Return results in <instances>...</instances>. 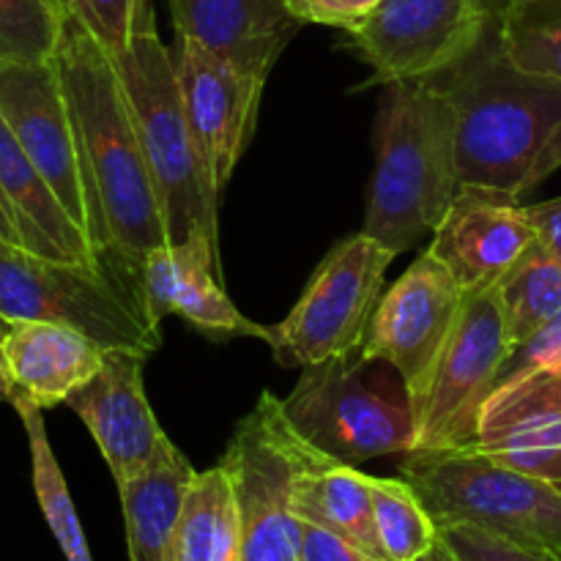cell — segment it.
I'll use <instances>...</instances> for the list:
<instances>
[{
	"mask_svg": "<svg viewBox=\"0 0 561 561\" xmlns=\"http://www.w3.org/2000/svg\"><path fill=\"white\" fill-rule=\"evenodd\" d=\"M55 64L75 118L104 261L137 285L146 255L170 244V236L124 82L113 58L71 16Z\"/></svg>",
	"mask_w": 561,
	"mask_h": 561,
	"instance_id": "1",
	"label": "cell"
},
{
	"mask_svg": "<svg viewBox=\"0 0 561 561\" xmlns=\"http://www.w3.org/2000/svg\"><path fill=\"white\" fill-rule=\"evenodd\" d=\"M436 82L455 113L460 186L529 192L537 159L561 124V80L510 64L491 25L485 42Z\"/></svg>",
	"mask_w": 561,
	"mask_h": 561,
	"instance_id": "2",
	"label": "cell"
},
{
	"mask_svg": "<svg viewBox=\"0 0 561 561\" xmlns=\"http://www.w3.org/2000/svg\"><path fill=\"white\" fill-rule=\"evenodd\" d=\"M458 190L455 113L444 88L436 80L389 82L362 233L400 255L436 230Z\"/></svg>",
	"mask_w": 561,
	"mask_h": 561,
	"instance_id": "3",
	"label": "cell"
},
{
	"mask_svg": "<svg viewBox=\"0 0 561 561\" xmlns=\"http://www.w3.org/2000/svg\"><path fill=\"white\" fill-rule=\"evenodd\" d=\"M400 474L436 526H477L520 546L561 551V485L510 469L477 444L409 453Z\"/></svg>",
	"mask_w": 561,
	"mask_h": 561,
	"instance_id": "4",
	"label": "cell"
},
{
	"mask_svg": "<svg viewBox=\"0 0 561 561\" xmlns=\"http://www.w3.org/2000/svg\"><path fill=\"white\" fill-rule=\"evenodd\" d=\"M110 58L135 115L170 241L206 233L219 244V208L203 184L201 162L186 126L175 55L159 38L157 25H151L137 33L129 49Z\"/></svg>",
	"mask_w": 561,
	"mask_h": 561,
	"instance_id": "5",
	"label": "cell"
},
{
	"mask_svg": "<svg viewBox=\"0 0 561 561\" xmlns=\"http://www.w3.org/2000/svg\"><path fill=\"white\" fill-rule=\"evenodd\" d=\"M0 316L53 321L88 334L104 348L151 356L162 334L148 323L137 285L110 263H75L0 244Z\"/></svg>",
	"mask_w": 561,
	"mask_h": 561,
	"instance_id": "6",
	"label": "cell"
},
{
	"mask_svg": "<svg viewBox=\"0 0 561 561\" xmlns=\"http://www.w3.org/2000/svg\"><path fill=\"white\" fill-rule=\"evenodd\" d=\"M283 411L301 442L340 463L405 458L416 447V416L403 381L367 373L359 356L301 367Z\"/></svg>",
	"mask_w": 561,
	"mask_h": 561,
	"instance_id": "7",
	"label": "cell"
},
{
	"mask_svg": "<svg viewBox=\"0 0 561 561\" xmlns=\"http://www.w3.org/2000/svg\"><path fill=\"white\" fill-rule=\"evenodd\" d=\"M394 257L392 250L367 233L334 244L294 310L268 327L266 345L277 365L310 367L359 356Z\"/></svg>",
	"mask_w": 561,
	"mask_h": 561,
	"instance_id": "8",
	"label": "cell"
},
{
	"mask_svg": "<svg viewBox=\"0 0 561 561\" xmlns=\"http://www.w3.org/2000/svg\"><path fill=\"white\" fill-rule=\"evenodd\" d=\"M307 449L272 392L236 425L222 466L239 504V561H299L294 485Z\"/></svg>",
	"mask_w": 561,
	"mask_h": 561,
	"instance_id": "9",
	"label": "cell"
},
{
	"mask_svg": "<svg viewBox=\"0 0 561 561\" xmlns=\"http://www.w3.org/2000/svg\"><path fill=\"white\" fill-rule=\"evenodd\" d=\"M510 356L513 345L496 288L466 294L416 409L414 453H442L477 442L482 405L499 387Z\"/></svg>",
	"mask_w": 561,
	"mask_h": 561,
	"instance_id": "10",
	"label": "cell"
},
{
	"mask_svg": "<svg viewBox=\"0 0 561 561\" xmlns=\"http://www.w3.org/2000/svg\"><path fill=\"white\" fill-rule=\"evenodd\" d=\"M493 25L488 0H381L356 27L354 47L376 82H431L458 69Z\"/></svg>",
	"mask_w": 561,
	"mask_h": 561,
	"instance_id": "11",
	"label": "cell"
},
{
	"mask_svg": "<svg viewBox=\"0 0 561 561\" xmlns=\"http://www.w3.org/2000/svg\"><path fill=\"white\" fill-rule=\"evenodd\" d=\"M0 113L60 206L104 261L102 230L88 192L75 118L55 58L42 64L0 66Z\"/></svg>",
	"mask_w": 561,
	"mask_h": 561,
	"instance_id": "12",
	"label": "cell"
},
{
	"mask_svg": "<svg viewBox=\"0 0 561 561\" xmlns=\"http://www.w3.org/2000/svg\"><path fill=\"white\" fill-rule=\"evenodd\" d=\"M463 296L447 266L422 252L378 301L359 359L389 365L398 373L414 416Z\"/></svg>",
	"mask_w": 561,
	"mask_h": 561,
	"instance_id": "13",
	"label": "cell"
},
{
	"mask_svg": "<svg viewBox=\"0 0 561 561\" xmlns=\"http://www.w3.org/2000/svg\"><path fill=\"white\" fill-rule=\"evenodd\" d=\"M186 126L201 162L203 184L219 208L225 186L244 157L261 113L266 80L241 75L195 42L179 38L175 53Z\"/></svg>",
	"mask_w": 561,
	"mask_h": 561,
	"instance_id": "14",
	"label": "cell"
},
{
	"mask_svg": "<svg viewBox=\"0 0 561 561\" xmlns=\"http://www.w3.org/2000/svg\"><path fill=\"white\" fill-rule=\"evenodd\" d=\"M146 362L140 351L107 348L102 370L66 400L93 436L118 488L151 471L175 449L146 398Z\"/></svg>",
	"mask_w": 561,
	"mask_h": 561,
	"instance_id": "15",
	"label": "cell"
},
{
	"mask_svg": "<svg viewBox=\"0 0 561 561\" xmlns=\"http://www.w3.org/2000/svg\"><path fill=\"white\" fill-rule=\"evenodd\" d=\"M137 294L153 329L162 327L168 316H179L211 340H268V327L247 318L225 294L219 283V244L206 233L148 252L137 272Z\"/></svg>",
	"mask_w": 561,
	"mask_h": 561,
	"instance_id": "16",
	"label": "cell"
},
{
	"mask_svg": "<svg viewBox=\"0 0 561 561\" xmlns=\"http://www.w3.org/2000/svg\"><path fill=\"white\" fill-rule=\"evenodd\" d=\"M520 197L463 184L433 230L427 252L447 266L463 294L496 288L537 239Z\"/></svg>",
	"mask_w": 561,
	"mask_h": 561,
	"instance_id": "17",
	"label": "cell"
},
{
	"mask_svg": "<svg viewBox=\"0 0 561 561\" xmlns=\"http://www.w3.org/2000/svg\"><path fill=\"white\" fill-rule=\"evenodd\" d=\"M474 444L510 469L561 485V378L537 370L499 383Z\"/></svg>",
	"mask_w": 561,
	"mask_h": 561,
	"instance_id": "18",
	"label": "cell"
},
{
	"mask_svg": "<svg viewBox=\"0 0 561 561\" xmlns=\"http://www.w3.org/2000/svg\"><path fill=\"white\" fill-rule=\"evenodd\" d=\"M168 9L179 38L257 80H268L301 27L288 0H168Z\"/></svg>",
	"mask_w": 561,
	"mask_h": 561,
	"instance_id": "19",
	"label": "cell"
},
{
	"mask_svg": "<svg viewBox=\"0 0 561 561\" xmlns=\"http://www.w3.org/2000/svg\"><path fill=\"white\" fill-rule=\"evenodd\" d=\"M3 345L14 394L44 411L85 387L102 370L107 354L93 337L53 321H11Z\"/></svg>",
	"mask_w": 561,
	"mask_h": 561,
	"instance_id": "20",
	"label": "cell"
},
{
	"mask_svg": "<svg viewBox=\"0 0 561 561\" xmlns=\"http://www.w3.org/2000/svg\"><path fill=\"white\" fill-rule=\"evenodd\" d=\"M0 197L14 211L25 236V247L31 252L55 257V261L107 263L99 257L88 236L77 228L75 219L53 195L3 113H0Z\"/></svg>",
	"mask_w": 561,
	"mask_h": 561,
	"instance_id": "21",
	"label": "cell"
},
{
	"mask_svg": "<svg viewBox=\"0 0 561 561\" xmlns=\"http://www.w3.org/2000/svg\"><path fill=\"white\" fill-rule=\"evenodd\" d=\"M294 513L296 518L334 531L370 557L387 561L373 515L370 474H362L356 466L307 449L294 485Z\"/></svg>",
	"mask_w": 561,
	"mask_h": 561,
	"instance_id": "22",
	"label": "cell"
},
{
	"mask_svg": "<svg viewBox=\"0 0 561 561\" xmlns=\"http://www.w3.org/2000/svg\"><path fill=\"white\" fill-rule=\"evenodd\" d=\"M192 477L195 469L175 447L162 463L118 488L129 561H175V526Z\"/></svg>",
	"mask_w": 561,
	"mask_h": 561,
	"instance_id": "23",
	"label": "cell"
},
{
	"mask_svg": "<svg viewBox=\"0 0 561 561\" xmlns=\"http://www.w3.org/2000/svg\"><path fill=\"white\" fill-rule=\"evenodd\" d=\"M175 561H239V504L222 463L195 471L181 502Z\"/></svg>",
	"mask_w": 561,
	"mask_h": 561,
	"instance_id": "24",
	"label": "cell"
},
{
	"mask_svg": "<svg viewBox=\"0 0 561 561\" xmlns=\"http://www.w3.org/2000/svg\"><path fill=\"white\" fill-rule=\"evenodd\" d=\"M513 354L561 312V261L542 241H531L496 285Z\"/></svg>",
	"mask_w": 561,
	"mask_h": 561,
	"instance_id": "25",
	"label": "cell"
},
{
	"mask_svg": "<svg viewBox=\"0 0 561 561\" xmlns=\"http://www.w3.org/2000/svg\"><path fill=\"white\" fill-rule=\"evenodd\" d=\"M9 403L14 405L16 416H20L22 427H25L27 449H31L33 491H36L38 507H42L49 531L58 540L66 561H93L85 531H82L75 502H71L69 485H66V477L53 453V444H49L44 409L33 405L31 400L20 398V394H14Z\"/></svg>",
	"mask_w": 561,
	"mask_h": 561,
	"instance_id": "26",
	"label": "cell"
},
{
	"mask_svg": "<svg viewBox=\"0 0 561 561\" xmlns=\"http://www.w3.org/2000/svg\"><path fill=\"white\" fill-rule=\"evenodd\" d=\"M493 31L510 64L561 80V0H507L493 11Z\"/></svg>",
	"mask_w": 561,
	"mask_h": 561,
	"instance_id": "27",
	"label": "cell"
},
{
	"mask_svg": "<svg viewBox=\"0 0 561 561\" xmlns=\"http://www.w3.org/2000/svg\"><path fill=\"white\" fill-rule=\"evenodd\" d=\"M373 515L387 561H420L438 546V526L405 480L370 477Z\"/></svg>",
	"mask_w": 561,
	"mask_h": 561,
	"instance_id": "28",
	"label": "cell"
},
{
	"mask_svg": "<svg viewBox=\"0 0 561 561\" xmlns=\"http://www.w3.org/2000/svg\"><path fill=\"white\" fill-rule=\"evenodd\" d=\"M66 20L60 0H0V66L53 60Z\"/></svg>",
	"mask_w": 561,
	"mask_h": 561,
	"instance_id": "29",
	"label": "cell"
},
{
	"mask_svg": "<svg viewBox=\"0 0 561 561\" xmlns=\"http://www.w3.org/2000/svg\"><path fill=\"white\" fill-rule=\"evenodd\" d=\"M66 14L107 55H121L137 33L157 25L151 0H66Z\"/></svg>",
	"mask_w": 561,
	"mask_h": 561,
	"instance_id": "30",
	"label": "cell"
},
{
	"mask_svg": "<svg viewBox=\"0 0 561 561\" xmlns=\"http://www.w3.org/2000/svg\"><path fill=\"white\" fill-rule=\"evenodd\" d=\"M438 542L447 546L460 561H561V551L499 537L477 526H438Z\"/></svg>",
	"mask_w": 561,
	"mask_h": 561,
	"instance_id": "31",
	"label": "cell"
},
{
	"mask_svg": "<svg viewBox=\"0 0 561 561\" xmlns=\"http://www.w3.org/2000/svg\"><path fill=\"white\" fill-rule=\"evenodd\" d=\"M381 0H288V9L301 25H329L354 33Z\"/></svg>",
	"mask_w": 561,
	"mask_h": 561,
	"instance_id": "32",
	"label": "cell"
},
{
	"mask_svg": "<svg viewBox=\"0 0 561 561\" xmlns=\"http://www.w3.org/2000/svg\"><path fill=\"white\" fill-rule=\"evenodd\" d=\"M299 561H381L334 531L299 518Z\"/></svg>",
	"mask_w": 561,
	"mask_h": 561,
	"instance_id": "33",
	"label": "cell"
},
{
	"mask_svg": "<svg viewBox=\"0 0 561 561\" xmlns=\"http://www.w3.org/2000/svg\"><path fill=\"white\" fill-rule=\"evenodd\" d=\"M557 354H561V312L551 323H548L546 329H542L540 334H535L524 348H518L513 356H510L499 383L510 381V378L526 376V373L542 370V367H546Z\"/></svg>",
	"mask_w": 561,
	"mask_h": 561,
	"instance_id": "34",
	"label": "cell"
},
{
	"mask_svg": "<svg viewBox=\"0 0 561 561\" xmlns=\"http://www.w3.org/2000/svg\"><path fill=\"white\" fill-rule=\"evenodd\" d=\"M526 214H529V222L535 228L537 241H542L561 261V197L526 206Z\"/></svg>",
	"mask_w": 561,
	"mask_h": 561,
	"instance_id": "35",
	"label": "cell"
},
{
	"mask_svg": "<svg viewBox=\"0 0 561 561\" xmlns=\"http://www.w3.org/2000/svg\"><path fill=\"white\" fill-rule=\"evenodd\" d=\"M559 168H561V124L557 126V131H553V135H551L548 146L542 148L540 159H537L535 173H531V190H535L537 184H542V181H546L548 175L557 173Z\"/></svg>",
	"mask_w": 561,
	"mask_h": 561,
	"instance_id": "36",
	"label": "cell"
},
{
	"mask_svg": "<svg viewBox=\"0 0 561 561\" xmlns=\"http://www.w3.org/2000/svg\"><path fill=\"white\" fill-rule=\"evenodd\" d=\"M0 244L22 247V250H27L20 222H16L14 211H11V206L3 201V197H0Z\"/></svg>",
	"mask_w": 561,
	"mask_h": 561,
	"instance_id": "37",
	"label": "cell"
},
{
	"mask_svg": "<svg viewBox=\"0 0 561 561\" xmlns=\"http://www.w3.org/2000/svg\"><path fill=\"white\" fill-rule=\"evenodd\" d=\"M11 321H5L0 316V403L3 400H11L14 394V376H11V367H9V356H5V332H9Z\"/></svg>",
	"mask_w": 561,
	"mask_h": 561,
	"instance_id": "38",
	"label": "cell"
},
{
	"mask_svg": "<svg viewBox=\"0 0 561 561\" xmlns=\"http://www.w3.org/2000/svg\"><path fill=\"white\" fill-rule=\"evenodd\" d=\"M436 561H460V559L455 557V553L449 551L447 546H442V542H438V546H436Z\"/></svg>",
	"mask_w": 561,
	"mask_h": 561,
	"instance_id": "39",
	"label": "cell"
},
{
	"mask_svg": "<svg viewBox=\"0 0 561 561\" xmlns=\"http://www.w3.org/2000/svg\"><path fill=\"white\" fill-rule=\"evenodd\" d=\"M542 370H546V373H553V376H559V378H561V354L553 356V359L548 362V365L542 367Z\"/></svg>",
	"mask_w": 561,
	"mask_h": 561,
	"instance_id": "40",
	"label": "cell"
},
{
	"mask_svg": "<svg viewBox=\"0 0 561 561\" xmlns=\"http://www.w3.org/2000/svg\"><path fill=\"white\" fill-rule=\"evenodd\" d=\"M488 3H491V9H493V11H496V9H499V5H504V3H507V0H488Z\"/></svg>",
	"mask_w": 561,
	"mask_h": 561,
	"instance_id": "41",
	"label": "cell"
},
{
	"mask_svg": "<svg viewBox=\"0 0 561 561\" xmlns=\"http://www.w3.org/2000/svg\"><path fill=\"white\" fill-rule=\"evenodd\" d=\"M420 561H436V548H433V553H427V557H422Z\"/></svg>",
	"mask_w": 561,
	"mask_h": 561,
	"instance_id": "42",
	"label": "cell"
},
{
	"mask_svg": "<svg viewBox=\"0 0 561 561\" xmlns=\"http://www.w3.org/2000/svg\"><path fill=\"white\" fill-rule=\"evenodd\" d=\"M60 3H64V9H66V0H60Z\"/></svg>",
	"mask_w": 561,
	"mask_h": 561,
	"instance_id": "43",
	"label": "cell"
}]
</instances>
